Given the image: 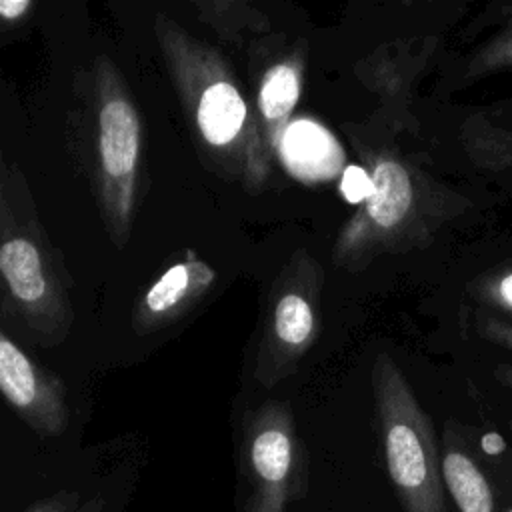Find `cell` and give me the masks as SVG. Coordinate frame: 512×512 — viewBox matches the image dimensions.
<instances>
[{
  "label": "cell",
  "mask_w": 512,
  "mask_h": 512,
  "mask_svg": "<svg viewBox=\"0 0 512 512\" xmlns=\"http://www.w3.org/2000/svg\"><path fill=\"white\" fill-rule=\"evenodd\" d=\"M154 36L202 158L214 172L258 192L274 160L230 62L166 12L154 16Z\"/></svg>",
  "instance_id": "obj_1"
},
{
  "label": "cell",
  "mask_w": 512,
  "mask_h": 512,
  "mask_svg": "<svg viewBox=\"0 0 512 512\" xmlns=\"http://www.w3.org/2000/svg\"><path fill=\"white\" fill-rule=\"evenodd\" d=\"M372 192L336 236L334 266L360 270L382 252L426 240L462 210L460 198L388 150L370 154Z\"/></svg>",
  "instance_id": "obj_2"
},
{
  "label": "cell",
  "mask_w": 512,
  "mask_h": 512,
  "mask_svg": "<svg viewBox=\"0 0 512 512\" xmlns=\"http://www.w3.org/2000/svg\"><path fill=\"white\" fill-rule=\"evenodd\" d=\"M372 390L384 464L400 510L448 512L432 420L386 352L374 358Z\"/></svg>",
  "instance_id": "obj_3"
},
{
  "label": "cell",
  "mask_w": 512,
  "mask_h": 512,
  "mask_svg": "<svg viewBox=\"0 0 512 512\" xmlns=\"http://www.w3.org/2000/svg\"><path fill=\"white\" fill-rule=\"evenodd\" d=\"M2 174L0 192V274L14 312L44 344L60 342L72 324L68 290L52 248L34 212L24 208L26 190Z\"/></svg>",
  "instance_id": "obj_4"
},
{
  "label": "cell",
  "mask_w": 512,
  "mask_h": 512,
  "mask_svg": "<svg viewBox=\"0 0 512 512\" xmlns=\"http://www.w3.org/2000/svg\"><path fill=\"white\" fill-rule=\"evenodd\" d=\"M94 186L100 216L116 248L130 240L140 162L142 120L134 98L108 56L94 60Z\"/></svg>",
  "instance_id": "obj_5"
},
{
  "label": "cell",
  "mask_w": 512,
  "mask_h": 512,
  "mask_svg": "<svg viewBox=\"0 0 512 512\" xmlns=\"http://www.w3.org/2000/svg\"><path fill=\"white\" fill-rule=\"evenodd\" d=\"M240 512H288L308 492L310 458L286 402L268 400L242 422Z\"/></svg>",
  "instance_id": "obj_6"
},
{
  "label": "cell",
  "mask_w": 512,
  "mask_h": 512,
  "mask_svg": "<svg viewBox=\"0 0 512 512\" xmlns=\"http://www.w3.org/2000/svg\"><path fill=\"white\" fill-rule=\"evenodd\" d=\"M322 280V266L306 250L294 252L276 276L254 360L258 384L272 388L296 372L316 342Z\"/></svg>",
  "instance_id": "obj_7"
},
{
  "label": "cell",
  "mask_w": 512,
  "mask_h": 512,
  "mask_svg": "<svg viewBox=\"0 0 512 512\" xmlns=\"http://www.w3.org/2000/svg\"><path fill=\"white\" fill-rule=\"evenodd\" d=\"M0 390L16 416L40 436H60L70 422L64 384L0 332Z\"/></svg>",
  "instance_id": "obj_8"
},
{
  "label": "cell",
  "mask_w": 512,
  "mask_h": 512,
  "mask_svg": "<svg viewBox=\"0 0 512 512\" xmlns=\"http://www.w3.org/2000/svg\"><path fill=\"white\" fill-rule=\"evenodd\" d=\"M440 466L444 490L458 512H500L496 476L470 432L456 422L444 426Z\"/></svg>",
  "instance_id": "obj_9"
},
{
  "label": "cell",
  "mask_w": 512,
  "mask_h": 512,
  "mask_svg": "<svg viewBox=\"0 0 512 512\" xmlns=\"http://www.w3.org/2000/svg\"><path fill=\"white\" fill-rule=\"evenodd\" d=\"M216 270L194 254L172 264L138 298L132 312V326L138 334L166 328L192 310L212 288Z\"/></svg>",
  "instance_id": "obj_10"
},
{
  "label": "cell",
  "mask_w": 512,
  "mask_h": 512,
  "mask_svg": "<svg viewBox=\"0 0 512 512\" xmlns=\"http://www.w3.org/2000/svg\"><path fill=\"white\" fill-rule=\"evenodd\" d=\"M304 74V50L292 48L282 58L274 60L260 76L256 90V120L262 140L272 160L280 158L284 134L290 116L300 98Z\"/></svg>",
  "instance_id": "obj_11"
},
{
  "label": "cell",
  "mask_w": 512,
  "mask_h": 512,
  "mask_svg": "<svg viewBox=\"0 0 512 512\" xmlns=\"http://www.w3.org/2000/svg\"><path fill=\"white\" fill-rule=\"evenodd\" d=\"M438 46L436 36L398 40L380 46L364 64L366 72H358L362 82L382 98H408L410 86L428 64Z\"/></svg>",
  "instance_id": "obj_12"
},
{
  "label": "cell",
  "mask_w": 512,
  "mask_h": 512,
  "mask_svg": "<svg viewBox=\"0 0 512 512\" xmlns=\"http://www.w3.org/2000/svg\"><path fill=\"white\" fill-rule=\"evenodd\" d=\"M284 166L300 180H328L342 166V150L328 130L310 122L296 120L288 126L280 158Z\"/></svg>",
  "instance_id": "obj_13"
},
{
  "label": "cell",
  "mask_w": 512,
  "mask_h": 512,
  "mask_svg": "<svg viewBox=\"0 0 512 512\" xmlns=\"http://www.w3.org/2000/svg\"><path fill=\"white\" fill-rule=\"evenodd\" d=\"M460 142L478 170L512 178V130L498 124L492 114H468L460 124Z\"/></svg>",
  "instance_id": "obj_14"
},
{
  "label": "cell",
  "mask_w": 512,
  "mask_h": 512,
  "mask_svg": "<svg viewBox=\"0 0 512 512\" xmlns=\"http://www.w3.org/2000/svg\"><path fill=\"white\" fill-rule=\"evenodd\" d=\"M198 18L212 26L222 38L230 42H242L248 36L268 34L270 22L264 12L248 2L234 0H206L194 2Z\"/></svg>",
  "instance_id": "obj_15"
},
{
  "label": "cell",
  "mask_w": 512,
  "mask_h": 512,
  "mask_svg": "<svg viewBox=\"0 0 512 512\" xmlns=\"http://www.w3.org/2000/svg\"><path fill=\"white\" fill-rule=\"evenodd\" d=\"M512 70V16L506 24L484 44H480L464 62L462 80L474 82L478 78Z\"/></svg>",
  "instance_id": "obj_16"
},
{
  "label": "cell",
  "mask_w": 512,
  "mask_h": 512,
  "mask_svg": "<svg viewBox=\"0 0 512 512\" xmlns=\"http://www.w3.org/2000/svg\"><path fill=\"white\" fill-rule=\"evenodd\" d=\"M500 488V512H512V448L502 444L496 434H484L478 446Z\"/></svg>",
  "instance_id": "obj_17"
},
{
  "label": "cell",
  "mask_w": 512,
  "mask_h": 512,
  "mask_svg": "<svg viewBox=\"0 0 512 512\" xmlns=\"http://www.w3.org/2000/svg\"><path fill=\"white\" fill-rule=\"evenodd\" d=\"M20 512H104V498H84L76 490H58L50 496L34 500Z\"/></svg>",
  "instance_id": "obj_18"
},
{
  "label": "cell",
  "mask_w": 512,
  "mask_h": 512,
  "mask_svg": "<svg viewBox=\"0 0 512 512\" xmlns=\"http://www.w3.org/2000/svg\"><path fill=\"white\" fill-rule=\"evenodd\" d=\"M472 292L482 304L512 314V268L480 278Z\"/></svg>",
  "instance_id": "obj_19"
},
{
  "label": "cell",
  "mask_w": 512,
  "mask_h": 512,
  "mask_svg": "<svg viewBox=\"0 0 512 512\" xmlns=\"http://www.w3.org/2000/svg\"><path fill=\"white\" fill-rule=\"evenodd\" d=\"M340 192L352 204L364 202L368 198V194L372 192V178L360 166H346L342 172Z\"/></svg>",
  "instance_id": "obj_20"
},
{
  "label": "cell",
  "mask_w": 512,
  "mask_h": 512,
  "mask_svg": "<svg viewBox=\"0 0 512 512\" xmlns=\"http://www.w3.org/2000/svg\"><path fill=\"white\" fill-rule=\"evenodd\" d=\"M478 334L484 340L512 352V322L510 320H502L496 316H484L478 322Z\"/></svg>",
  "instance_id": "obj_21"
},
{
  "label": "cell",
  "mask_w": 512,
  "mask_h": 512,
  "mask_svg": "<svg viewBox=\"0 0 512 512\" xmlns=\"http://www.w3.org/2000/svg\"><path fill=\"white\" fill-rule=\"evenodd\" d=\"M32 8L34 2L30 0H0V18L4 22H16L22 16H26V12Z\"/></svg>",
  "instance_id": "obj_22"
},
{
  "label": "cell",
  "mask_w": 512,
  "mask_h": 512,
  "mask_svg": "<svg viewBox=\"0 0 512 512\" xmlns=\"http://www.w3.org/2000/svg\"><path fill=\"white\" fill-rule=\"evenodd\" d=\"M492 376L496 378V382L508 390H512V364H498L492 370Z\"/></svg>",
  "instance_id": "obj_23"
}]
</instances>
